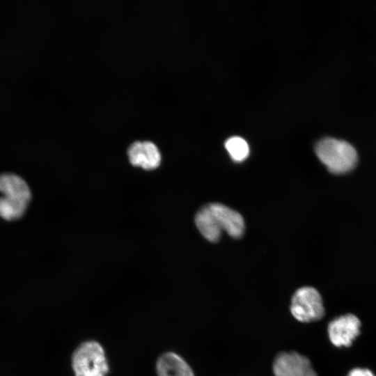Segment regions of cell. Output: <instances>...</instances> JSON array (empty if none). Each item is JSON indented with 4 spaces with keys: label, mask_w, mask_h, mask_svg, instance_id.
<instances>
[{
    "label": "cell",
    "mask_w": 376,
    "mask_h": 376,
    "mask_svg": "<svg viewBox=\"0 0 376 376\" xmlns=\"http://www.w3.org/2000/svg\"><path fill=\"white\" fill-rule=\"evenodd\" d=\"M220 228L230 237H240L244 230V221L242 215L235 210L221 203L207 205Z\"/></svg>",
    "instance_id": "obj_7"
},
{
    "label": "cell",
    "mask_w": 376,
    "mask_h": 376,
    "mask_svg": "<svg viewBox=\"0 0 376 376\" xmlns=\"http://www.w3.org/2000/svg\"><path fill=\"white\" fill-rule=\"evenodd\" d=\"M225 148L231 159L236 162L245 160L249 155V146L242 137L234 136L225 142Z\"/></svg>",
    "instance_id": "obj_12"
},
{
    "label": "cell",
    "mask_w": 376,
    "mask_h": 376,
    "mask_svg": "<svg viewBox=\"0 0 376 376\" xmlns=\"http://www.w3.org/2000/svg\"><path fill=\"white\" fill-rule=\"evenodd\" d=\"M157 376H194L188 363L174 352L162 354L156 363Z\"/></svg>",
    "instance_id": "obj_9"
},
{
    "label": "cell",
    "mask_w": 376,
    "mask_h": 376,
    "mask_svg": "<svg viewBox=\"0 0 376 376\" xmlns=\"http://www.w3.org/2000/svg\"><path fill=\"white\" fill-rule=\"evenodd\" d=\"M315 152L329 171L337 175L350 172L358 161L357 150L350 143L332 137L320 140Z\"/></svg>",
    "instance_id": "obj_1"
},
{
    "label": "cell",
    "mask_w": 376,
    "mask_h": 376,
    "mask_svg": "<svg viewBox=\"0 0 376 376\" xmlns=\"http://www.w3.org/2000/svg\"><path fill=\"white\" fill-rule=\"evenodd\" d=\"M273 370L275 376H317L308 359L295 352L279 354Z\"/></svg>",
    "instance_id": "obj_5"
},
{
    "label": "cell",
    "mask_w": 376,
    "mask_h": 376,
    "mask_svg": "<svg viewBox=\"0 0 376 376\" xmlns=\"http://www.w3.org/2000/svg\"><path fill=\"white\" fill-rule=\"evenodd\" d=\"M361 322L354 315H340L328 325V335L331 342L336 347H349L360 334Z\"/></svg>",
    "instance_id": "obj_4"
},
{
    "label": "cell",
    "mask_w": 376,
    "mask_h": 376,
    "mask_svg": "<svg viewBox=\"0 0 376 376\" xmlns=\"http://www.w3.org/2000/svg\"><path fill=\"white\" fill-rule=\"evenodd\" d=\"M75 376H106L109 365L102 347L89 340L79 345L72 356Z\"/></svg>",
    "instance_id": "obj_2"
},
{
    "label": "cell",
    "mask_w": 376,
    "mask_h": 376,
    "mask_svg": "<svg viewBox=\"0 0 376 376\" xmlns=\"http://www.w3.org/2000/svg\"><path fill=\"white\" fill-rule=\"evenodd\" d=\"M130 162L135 166L146 170L157 168L162 159L161 153L157 145L151 141H135L127 148Z\"/></svg>",
    "instance_id": "obj_6"
},
{
    "label": "cell",
    "mask_w": 376,
    "mask_h": 376,
    "mask_svg": "<svg viewBox=\"0 0 376 376\" xmlns=\"http://www.w3.org/2000/svg\"><path fill=\"white\" fill-rule=\"evenodd\" d=\"M29 204L10 201L0 196V217L6 221H13L21 218L25 213Z\"/></svg>",
    "instance_id": "obj_11"
},
{
    "label": "cell",
    "mask_w": 376,
    "mask_h": 376,
    "mask_svg": "<svg viewBox=\"0 0 376 376\" xmlns=\"http://www.w3.org/2000/svg\"><path fill=\"white\" fill-rule=\"evenodd\" d=\"M0 193L2 196L29 203L31 192L26 181L10 173L0 174Z\"/></svg>",
    "instance_id": "obj_8"
},
{
    "label": "cell",
    "mask_w": 376,
    "mask_h": 376,
    "mask_svg": "<svg viewBox=\"0 0 376 376\" xmlns=\"http://www.w3.org/2000/svg\"><path fill=\"white\" fill-rule=\"evenodd\" d=\"M195 224L201 235L208 241L215 242L219 240L221 229L208 205L203 207L197 212Z\"/></svg>",
    "instance_id": "obj_10"
},
{
    "label": "cell",
    "mask_w": 376,
    "mask_h": 376,
    "mask_svg": "<svg viewBox=\"0 0 376 376\" xmlns=\"http://www.w3.org/2000/svg\"><path fill=\"white\" fill-rule=\"evenodd\" d=\"M290 311L297 320L302 322L322 319L324 308L320 294L313 287L299 288L292 296Z\"/></svg>",
    "instance_id": "obj_3"
},
{
    "label": "cell",
    "mask_w": 376,
    "mask_h": 376,
    "mask_svg": "<svg viewBox=\"0 0 376 376\" xmlns=\"http://www.w3.org/2000/svg\"><path fill=\"white\" fill-rule=\"evenodd\" d=\"M347 376H375L373 373L367 368H357L349 372Z\"/></svg>",
    "instance_id": "obj_13"
}]
</instances>
